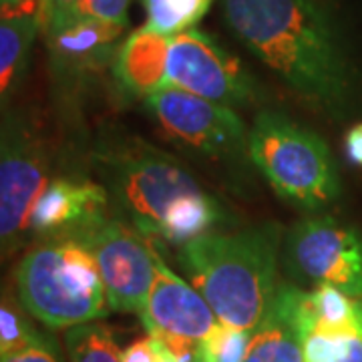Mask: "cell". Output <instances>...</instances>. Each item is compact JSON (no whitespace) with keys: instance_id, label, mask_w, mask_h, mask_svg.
Listing matches in <instances>:
<instances>
[{"instance_id":"obj_27","label":"cell","mask_w":362,"mask_h":362,"mask_svg":"<svg viewBox=\"0 0 362 362\" xmlns=\"http://www.w3.org/2000/svg\"><path fill=\"white\" fill-rule=\"evenodd\" d=\"M26 0H0V6L2 8H13V6H18V4H23Z\"/></svg>"},{"instance_id":"obj_3","label":"cell","mask_w":362,"mask_h":362,"mask_svg":"<svg viewBox=\"0 0 362 362\" xmlns=\"http://www.w3.org/2000/svg\"><path fill=\"white\" fill-rule=\"evenodd\" d=\"M282 228L262 223L242 232H211L180 247L181 268L220 324L252 332L272 306Z\"/></svg>"},{"instance_id":"obj_23","label":"cell","mask_w":362,"mask_h":362,"mask_svg":"<svg viewBox=\"0 0 362 362\" xmlns=\"http://www.w3.org/2000/svg\"><path fill=\"white\" fill-rule=\"evenodd\" d=\"M123 362H181L159 338L147 334L123 350Z\"/></svg>"},{"instance_id":"obj_17","label":"cell","mask_w":362,"mask_h":362,"mask_svg":"<svg viewBox=\"0 0 362 362\" xmlns=\"http://www.w3.org/2000/svg\"><path fill=\"white\" fill-rule=\"evenodd\" d=\"M40 26V0H26L13 8H2L0 18V93L6 103L25 73L26 61Z\"/></svg>"},{"instance_id":"obj_11","label":"cell","mask_w":362,"mask_h":362,"mask_svg":"<svg viewBox=\"0 0 362 362\" xmlns=\"http://www.w3.org/2000/svg\"><path fill=\"white\" fill-rule=\"evenodd\" d=\"M143 326L181 362L194 361L197 342L220 320L192 282L183 280L157 254V270L141 310Z\"/></svg>"},{"instance_id":"obj_9","label":"cell","mask_w":362,"mask_h":362,"mask_svg":"<svg viewBox=\"0 0 362 362\" xmlns=\"http://www.w3.org/2000/svg\"><path fill=\"white\" fill-rule=\"evenodd\" d=\"M145 107L169 137L204 156L235 157L247 151L250 129L232 107L175 87L147 97Z\"/></svg>"},{"instance_id":"obj_21","label":"cell","mask_w":362,"mask_h":362,"mask_svg":"<svg viewBox=\"0 0 362 362\" xmlns=\"http://www.w3.org/2000/svg\"><path fill=\"white\" fill-rule=\"evenodd\" d=\"M250 334L247 330L218 324L197 342L192 362H244Z\"/></svg>"},{"instance_id":"obj_6","label":"cell","mask_w":362,"mask_h":362,"mask_svg":"<svg viewBox=\"0 0 362 362\" xmlns=\"http://www.w3.org/2000/svg\"><path fill=\"white\" fill-rule=\"evenodd\" d=\"M87 247L103 278L109 308L125 314H141L157 270L153 240L121 220L90 223L66 235Z\"/></svg>"},{"instance_id":"obj_24","label":"cell","mask_w":362,"mask_h":362,"mask_svg":"<svg viewBox=\"0 0 362 362\" xmlns=\"http://www.w3.org/2000/svg\"><path fill=\"white\" fill-rule=\"evenodd\" d=\"M81 0H40V26L42 35H51L75 18Z\"/></svg>"},{"instance_id":"obj_4","label":"cell","mask_w":362,"mask_h":362,"mask_svg":"<svg viewBox=\"0 0 362 362\" xmlns=\"http://www.w3.org/2000/svg\"><path fill=\"white\" fill-rule=\"evenodd\" d=\"M14 284L28 314L52 330L95 322L111 310L97 262L71 238H52L26 252Z\"/></svg>"},{"instance_id":"obj_10","label":"cell","mask_w":362,"mask_h":362,"mask_svg":"<svg viewBox=\"0 0 362 362\" xmlns=\"http://www.w3.org/2000/svg\"><path fill=\"white\" fill-rule=\"evenodd\" d=\"M290 264L300 276L362 296V238L332 216H312L286 240Z\"/></svg>"},{"instance_id":"obj_12","label":"cell","mask_w":362,"mask_h":362,"mask_svg":"<svg viewBox=\"0 0 362 362\" xmlns=\"http://www.w3.org/2000/svg\"><path fill=\"white\" fill-rule=\"evenodd\" d=\"M123 26L75 16L71 23L47 35L54 75L65 81H78L101 73L113 65L121 47Z\"/></svg>"},{"instance_id":"obj_7","label":"cell","mask_w":362,"mask_h":362,"mask_svg":"<svg viewBox=\"0 0 362 362\" xmlns=\"http://www.w3.org/2000/svg\"><path fill=\"white\" fill-rule=\"evenodd\" d=\"M42 143L16 115L4 113L0 139V240L2 256L23 246L35 204L47 187Z\"/></svg>"},{"instance_id":"obj_25","label":"cell","mask_w":362,"mask_h":362,"mask_svg":"<svg viewBox=\"0 0 362 362\" xmlns=\"http://www.w3.org/2000/svg\"><path fill=\"white\" fill-rule=\"evenodd\" d=\"M0 362H61L59 354H57V344L49 342V344H39L33 349H26L23 352H16L13 356L0 358Z\"/></svg>"},{"instance_id":"obj_18","label":"cell","mask_w":362,"mask_h":362,"mask_svg":"<svg viewBox=\"0 0 362 362\" xmlns=\"http://www.w3.org/2000/svg\"><path fill=\"white\" fill-rule=\"evenodd\" d=\"M145 28L163 37H177L195 28L211 8L214 0H141Z\"/></svg>"},{"instance_id":"obj_1","label":"cell","mask_w":362,"mask_h":362,"mask_svg":"<svg viewBox=\"0 0 362 362\" xmlns=\"http://www.w3.org/2000/svg\"><path fill=\"white\" fill-rule=\"evenodd\" d=\"M238 40L314 111L342 121L358 101V75L318 0H223Z\"/></svg>"},{"instance_id":"obj_2","label":"cell","mask_w":362,"mask_h":362,"mask_svg":"<svg viewBox=\"0 0 362 362\" xmlns=\"http://www.w3.org/2000/svg\"><path fill=\"white\" fill-rule=\"evenodd\" d=\"M95 161L115 206L149 240L185 246L228 220L223 206L175 157L143 139L101 141Z\"/></svg>"},{"instance_id":"obj_26","label":"cell","mask_w":362,"mask_h":362,"mask_svg":"<svg viewBox=\"0 0 362 362\" xmlns=\"http://www.w3.org/2000/svg\"><path fill=\"white\" fill-rule=\"evenodd\" d=\"M344 141H346V156L350 161L362 168V123H356L350 127Z\"/></svg>"},{"instance_id":"obj_22","label":"cell","mask_w":362,"mask_h":362,"mask_svg":"<svg viewBox=\"0 0 362 362\" xmlns=\"http://www.w3.org/2000/svg\"><path fill=\"white\" fill-rule=\"evenodd\" d=\"M131 0H81L75 16L127 28Z\"/></svg>"},{"instance_id":"obj_19","label":"cell","mask_w":362,"mask_h":362,"mask_svg":"<svg viewBox=\"0 0 362 362\" xmlns=\"http://www.w3.org/2000/svg\"><path fill=\"white\" fill-rule=\"evenodd\" d=\"M49 342L52 340L39 332L18 296L4 292L0 306V358Z\"/></svg>"},{"instance_id":"obj_15","label":"cell","mask_w":362,"mask_h":362,"mask_svg":"<svg viewBox=\"0 0 362 362\" xmlns=\"http://www.w3.org/2000/svg\"><path fill=\"white\" fill-rule=\"evenodd\" d=\"M169 37L141 26L121 42L113 61V75L119 87L143 101L168 89Z\"/></svg>"},{"instance_id":"obj_14","label":"cell","mask_w":362,"mask_h":362,"mask_svg":"<svg viewBox=\"0 0 362 362\" xmlns=\"http://www.w3.org/2000/svg\"><path fill=\"white\" fill-rule=\"evenodd\" d=\"M304 290L280 284L266 316L250 334L244 362H304Z\"/></svg>"},{"instance_id":"obj_16","label":"cell","mask_w":362,"mask_h":362,"mask_svg":"<svg viewBox=\"0 0 362 362\" xmlns=\"http://www.w3.org/2000/svg\"><path fill=\"white\" fill-rule=\"evenodd\" d=\"M304 362H362V296L349 316L334 320L304 310Z\"/></svg>"},{"instance_id":"obj_20","label":"cell","mask_w":362,"mask_h":362,"mask_svg":"<svg viewBox=\"0 0 362 362\" xmlns=\"http://www.w3.org/2000/svg\"><path fill=\"white\" fill-rule=\"evenodd\" d=\"M65 346L73 362H123V350H119L113 332L101 322L69 328Z\"/></svg>"},{"instance_id":"obj_13","label":"cell","mask_w":362,"mask_h":362,"mask_svg":"<svg viewBox=\"0 0 362 362\" xmlns=\"http://www.w3.org/2000/svg\"><path fill=\"white\" fill-rule=\"evenodd\" d=\"M109 192L95 181L52 180L39 195L30 232L45 238H66L107 218Z\"/></svg>"},{"instance_id":"obj_5","label":"cell","mask_w":362,"mask_h":362,"mask_svg":"<svg viewBox=\"0 0 362 362\" xmlns=\"http://www.w3.org/2000/svg\"><path fill=\"white\" fill-rule=\"evenodd\" d=\"M247 157L282 199L306 211L337 202L340 175L320 135L274 111H262L247 135Z\"/></svg>"},{"instance_id":"obj_8","label":"cell","mask_w":362,"mask_h":362,"mask_svg":"<svg viewBox=\"0 0 362 362\" xmlns=\"http://www.w3.org/2000/svg\"><path fill=\"white\" fill-rule=\"evenodd\" d=\"M168 81L169 87L232 109L258 97V85L240 59L197 28L171 37Z\"/></svg>"}]
</instances>
